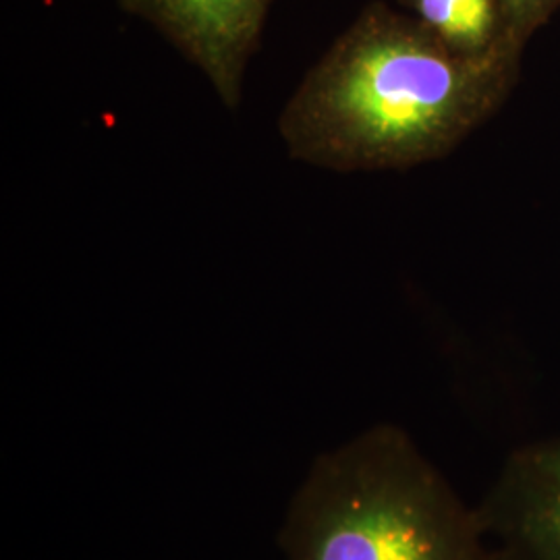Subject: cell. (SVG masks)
<instances>
[{"label":"cell","mask_w":560,"mask_h":560,"mask_svg":"<svg viewBox=\"0 0 560 560\" xmlns=\"http://www.w3.org/2000/svg\"><path fill=\"white\" fill-rule=\"evenodd\" d=\"M521 57H463L372 2L303 75L280 113V140L291 161L335 173L442 161L509 101Z\"/></svg>","instance_id":"obj_1"},{"label":"cell","mask_w":560,"mask_h":560,"mask_svg":"<svg viewBox=\"0 0 560 560\" xmlns=\"http://www.w3.org/2000/svg\"><path fill=\"white\" fill-rule=\"evenodd\" d=\"M282 541L291 560H499L476 509L397 425L316 463Z\"/></svg>","instance_id":"obj_2"},{"label":"cell","mask_w":560,"mask_h":560,"mask_svg":"<svg viewBox=\"0 0 560 560\" xmlns=\"http://www.w3.org/2000/svg\"><path fill=\"white\" fill-rule=\"evenodd\" d=\"M200 69L219 101L235 110L272 0H119Z\"/></svg>","instance_id":"obj_3"},{"label":"cell","mask_w":560,"mask_h":560,"mask_svg":"<svg viewBox=\"0 0 560 560\" xmlns=\"http://www.w3.org/2000/svg\"><path fill=\"white\" fill-rule=\"evenodd\" d=\"M476 513L499 560H560V436L513 451Z\"/></svg>","instance_id":"obj_4"},{"label":"cell","mask_w":560,"mask_h":560,"mask_svg":"<svg viewBox=\"0 0 560 560\" xmlns=\"http://www.w3.org/2000/svg\"><path fill=\"white\" fill-rule=\"evenodd\" d=\"M405 7L434 38L463 57L523 52L509 36L501 0H405Z\"/></svg>","instance_id":"obj_5"},{"label":"cell","mask_w":560,"mask_h":560,"mask_svg":"<svg viewBox=\"0 0 560 560\" xmlns=\"http://www.w3.org/2000/svg\"><path fill=\"white\" fill-rule=\"evenodd\" d=\"M509 36L520 48L560 11V0H501Z\"/></svg>","instance_id":"obj_6"}]
</instances>
